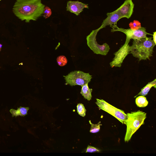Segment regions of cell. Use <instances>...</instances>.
Masks as SVG:
<instances>
[{
	"label": "cell",
	"mask_w": 156,
	"mask_h": 156,
	"mask_svg": "<svg viewBox=\"0 0 156 156\" xmlns=\"http://www.w3.org/2000/svg\"><path fill=\"white\" fill-rule=\"evenodd\" d=\"M45 7L41 0H16L12 11L22 21L29 23L30 20H36L42 16Z\"/></svg>",
	"instance_id": "cell-1"
},
{
	"label": "cell",
	"mask_w": 156,
	"mask_h": 156,
	"mask_svg": "<svg viewBox=\"0 0 156 156\" xmlns=\"http://www.w3.org/2000/svg\"><path fill=\"white\" fill-rule=\"evenodd\" d=\"M152 38L147 37L139 39H134L132 45L130 46V53L138 58L139 61L147 59L150 60V57L152 56L154 48L156 44Z\"/></svg>",
	"instance_id": "cell-2"
},
{
	"label": "cell",
	"mask_w": 156,
	"mask_h": 156,
	"mask_svg": "<svg viewBox=\"0 0 156 156\" xmlns=\"http://www.w3.org/2000/svg\"><path fill=\"white\" fill-rule=\"evenodd\" d=\"M127 119L123 124L126 126V130L124 138L125 142L129 141L133 135L144 124V121L146 118V113L138 110L127 113Z\"/></svg>",
	"instance_id": "cell-3"
},
{
	"label": "cell",
	"mask_w": 156,
	"mask_h": 156,
	"mask_svg": "<svg viewBox=\"0 0 156 156\" xmlns=\"http://www.w3.org/2000/svg\"><path fill=\"white\" fill-rule=\"evenodd\" d=\"M66 80V85L72 86L76 85L81 87L88 83L92 78L89 73H86L80 71H74L70 72L66 76H63Z\"/></svg>",
	"instance_id": "cell-4"
},
{
	"label": "cell",
	"mask_w": 156,
	"mask_h": 156,
	"mask_svg": "<svg viewBox=\"0 0 156 156\" xmlns=\"http://www.w3.org/2000/svg\"><path fill=\"white\" fill-rule=\"evenodd\" d=\"M100 30L98 28L93 30L86 37L87 44L94 53L106 55L109 51L110 48L106 43L101 45L96 41V37L98 32Z\"/></svg>",
	"instance_id": "cell-5"
},
{
	"label": "cell",
	"mask_w": 156,
	"mask_h": 156,
	"mask_svg": "<svg viewBox=\"0 0 156 156\" xmlns=\"http://www.w3.org/2000/svg\"><path fill=\"white\" fill-rule=\"evenodd\" d=\"M95 103L98 108L104 110L116 118L122 123L127 119L128 116L122 110L112 106L103 99H96Z\"/></svg>",
	"instance_id": "cell-6"
},
{
	"label": "cell",
	"mask_w": 156,
	"mask_h": 156,
	"mask_svg": "<svg viewBox=\"0 0 156 156\" xmlns=\"http://www.w3.org/2000/svg\"><path fill=\"white\" fill-rule=\"evenodd\" d=\"M130 38L126 36V39L124 44L114 53L115 57L113 60L109 64L111 67H120L123 61L127 55L130 53V46L129 43Z\"/></svg>",
	"instance_id": "cell-7"
},
{
	"label": "cell",
	"mask_w": 156,
	"mask_h": 156,
	"mask_svg": "<svg viewBox=\"0 0 156 156\" xmlns=\"http://www.w3.org/2000/svg\"><path fill=\"white\" fill-rule=\"evenodd\" d=\"M112 28V32L115 31H120L125 34L126 36L128 37L130 39H139L141 38L147 37V34H149L146 31V29L141 27L137 30H132L131 29H124L118 27L116 25L110 26Z\"/></svg>",
	"instance_id": "cell-8"
},
{
	"label": "cell",
	"mask_w": 156,
	"mask_h": 156,
	"mask_svg": "<svg viewBox=\"0 0 156 156\" xmlns=\"http://www.w3.org/2000/svg\"><path fill=\"white\" fill-rule=\"evenodd\" d=\"M134 4L132 0H126L124 3L116 10L121 18L130 17L133 12Z\"/></svg>",
	"instance_id": "cell-9"
},
{
	"label": "cell",
	"mask_w": 156,
	"mask_h": 156,
	"mask_svg": "<svg viewBox=\"0 0 156 156\" xmlns=\"http://www.w3.org/2000/svg\"><path fill=\"white\" fill-rule=\"evenodd\" d=\"M85 8H89L88 4L83 3L78 1H69L67 3L66 10L78 16Z\"/></svg>",
	"instance_id": "cell-10"
},
{
	"label": "cell",
	"mask_w": 156,
	"mask_h": 156,
	"mask_svg": "<svg viewBox=\"0 0 156 156\" xmlns=\"http://www.w3.org/2000/svg\"><path fill=\"white\" fill-rule=\"evenodd\" d=\"M107 17L103 20L101 26L98 28L100 30L108 25H116L118 21L121 19L117 10L107 14Z\"/></svg>",
	"instance_id": "cell-11"
},
{
	"label": "cell",
	"mask_w": 156,
	"mask_h": 156,
	"mask_svg": "<svg viewBox=\"0 0 156 156\" xmlns=\"http://www.w3.org/2000/svg\"><path fill=\"white\" fill-rule=\"evenodd\" d=\"M29 108L28 107H25L20 106L19 108H17V110H15L13 108L10 110V112L12 114V117L17 116L20 115L22 116H24L27 114V112Z\"/></svg>",
	"instance_id": "cell-12"
},
{
	"label": "cell",
	"mask_w": 156,
	"mask_h": 156,
	"mask_svg": "<svg viewBox=\"0 0 156 156\" xmlns=\"http://www.w3.org/2000/svg\"><path fill=\"white\" fill-rule=\"evenodd\" d=\"M92 89H90L88 86V83H87L82 87L80 94L83 96L85 99L88 101L91 99V92Z\"/></svg>",
	"instance_id": "cell-13"
},
{
	"label": "cell",
	"mask_w": 156,
	"mask_h": 156,
	"mask_svg": "<svg viewBox=\"0 0 156 156\" xmlns=\"http://www.w3.org/2000/svg\"><path fill=\"white\" fill-rule=\"evenodd\" d=\"M154 87L155 88H156V79H155L153 81L149 82L144 87L141 89V91L136 96L140 95L144 96L146 95L150 89Z\"/></svg>",
	"instance_id": "cell-14"
},
{
	"label": "cell",
	"mask_w": 156,
	"mask_h": 156,
	"mask_svg": "<svg viewBox=\"0 0 156 156\" xmlns=\"http://www.w3.org/2000/svg\"><path fill=\"white\" fill-rule=\"evenodd\" d=\"M135 101L137 106L139 107H145L147 106L148 103L146 98L142 95L137 97Z\"/></svg>",
	"instance_id": "cell-15"
},
{
	"label": "cell",
	"mask_w": 156,
	"mask_h": 156,
	"mask_svg": "<svg viewBox=\"0 0 156 156\" xmlns=\"http://www.w3.org/2000/svg\"><path fill=\"white\" fill-rule=\"evenodd\" d=\"M89 122L91 126L90 131V133H96L99 131L100 129V126L102 125L101 124V121H99L97 124H93L90 120H89Z\"/></svg>",
	"instance_id": "cell-16"
},
{
	"label": "cell",
	"mask_w": 156,
	"mask_h": 156,
	"mask_svg": "<svg viewBox=\"0 0 156 156\" xmlns=\"http://www.w3.org/2000/svg\"><path fill=\"white\" fill-rule=\"evenodd\" d=\"M76 107L77 112L79 115L84 117L86 115V110L83 105L82 103L78 104Z\"/></svg>",
	"instance_id": "cell-17"
},
{
	"label": "cell",
	"mask_w": 156,
	"mask_h": 156,
	"mask_svg": "<svg viewBox=\"0 0 156 156\" xmlns=\"http://www.w3.org/2000/svg\"><path fill=\"white\" fill-rule=\"evenodd\" d=\"M56 60L58 65L60 66H65L67 62V58L63 55L58 56Z\"/></svg>",
	"instance_id": "cell-18"
},
{
	"label": "cell",
	"mask_w": 156,
	"mask_h": 156,
	"mask_svg": "<svg viewBox=\"0 0 156 156\" xmlns=\"http://www.w3.org/2000/svg\"><path fill=\"white\" fill-rule=\"evenodd\" d=\"M129 26L130 29L132 30H137L141 27L140 22L136 20H134L133 22H130Z\"/></svg>",
	"instance_id": "cell-19"
},
{
	"label": "cell",
	"mask_w": 156,
	"mask_h": 156,
	"mask_svg": "<svg viewBox=\"0 0 156 156\" xmlns=\"http://www.w3.org/2000/svg\"><path fill=\"white\" fill-rule=\"evenodd\" d=\"M43 16L45 18L49 17L51 14V9L48 6H45L44 8Z\"/></svg>",
	"instance_id": "cell-20"
},
{
	"label": "cell",
	"mask_w": 156,
	"mask_h": 156,
	"mask_svg": "<svg viewBox=\"0 0 156 156\" xmlns=\"http://www.w3.org/2000/svg\"><path fill=\"white\" fill-rule=\"evenodd\" d=\"M100 152V150L96 148L88 145L87 149L86 152Z\"/></svg>",
	"instance_id": "cell-21"
},
{
	"label": "cell",
	"mask_w": 156,
	"mask_h": 156,
	"mask_svg": "<svg viewBox=\"0 0 156 156\" xmlns=\"http://www.w3.org/2000/svg\"><path fill=\"white\" fill-rule=\"evenodd\" d=\"M153 36V41L155 44H156V32L155 31L153 32V34L152 35Z\"/></svg>",
	"instance_id": "cell-22"
},
{
	"label": "cell",
	"mask_w": 156,
	"mask_h": 156,
	"mask_svg": "<svg viewBox=\"0 0 156 156\" xmlns=\"http://www.w3.org/2000/svg\"><path fill=\"white\" fill-rule=\"evenodd\" d=\"M2 44H0V51H1V49H2Z\"/></svg>",
	"instance_id": "cell-23"
},
{
	"label": "cell",
	"mask_w": 156,
	"mask_h": 156,
	"mask_svg": "<svg viewBox=\"0 0 156 156\" xmlns=\"http://www.w3.org/2000/svg\"><path fill=\"white\" fill-rule=\"evenodd\" d=\"M1 0H0V1H1Z\"/></svg>",
	"instance_id": "cell-24"
}]
</instances>
